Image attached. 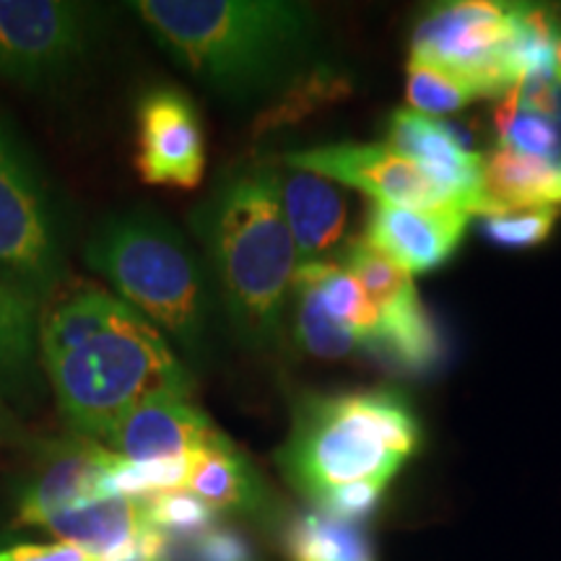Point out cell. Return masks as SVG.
<instances>
[{"label":"cell","mask_w":561,"mask_h":561,"mask_svg":"<svg viewBox=\"0 0 561 561\" xmlns=\"http://www.w3.org/2000/svg\"><path fill=\"white\" fill-rule=\"evenodd\" d=\"M191 227L208 252L237 335L252 348L276 346L297 273L276 167L244 164L224 174L193 210Z\"/></svg>","instance_id":"obj_1"},{"label":"cell","mask_w":561,"mask_h":561,"mask_svg":"<svg viewBox=\"0 0 561 561\" xmlns=\"http://www.w3.org/2000/svg\"><path fill=\"white\" fill-rule=\"evenodd\" d=\"M161 47L224 96L263 94L299 79L318 39L312 9L280 0H138Z\"/></svg>","instance_id":"obj_2"},{"label":"cell","mask_w":561,"mask_h":561,"mask_svg":"<svg viewBox=\"0 0 561 561\" xmlns=\"http://www.w3.org/2000/svg\"><path fill=\"white\" fill-rule=\"evenodd\" d=\"M419 447V421L392 390L307 396L278 450L294 489L320 504L335 489L377 483L388 489Z\"/></svg>","instance_id":"obj_3"},{"label":"cell","mask_w":561,"mask_h":561,"mask_svg":"<svg viewBox=\"0 0 561 561\" xmlns=\"http://www.w3.org/2000/svg\"><path fill=\"white\" fill-rule=\"evenodd\" d=\"M87 263L164 339L191 356L206 354L214 289L198 252L174 224L146 208L107 216L91 231Z\"/></svg>","instance_id":"obj_4"},{"label":"cell","mask_w":561,"mask_h":561,"mask_svg":"<svg viewBox=\"0 0 561 561\" xmlns=\"http://www.w3.org/2000/svg\"><path fill=\"white\" fill-rule=\"evenodd\" d=\"M62 416L81 437L107 442L123 416L151 398H191L193 375L146 318L42 364Z\"/></svg>","instance_id":"obj_5"},{"label":"cell","mask_w":561,"mask_h":561,"mask_svg":"<svg viewBox=\"0 0 561 561\" xmlns=\"http://www.w3.org/2000/svg\"><path fill=\"white\" fill-rule=\"evenodd\" d=\"M66 271L58 203L37 159L0 115V278L42 305Z\"/></svg>","instance_id":"obj_6"},{"label":"cell","mask_w":561,"mask_h":561,"mask_svg":"<svg viewBox=\"0 0 561 561\" xmlns=\"http://www.w3.org/2000/svg\"><path fill=\"white\" fill-rule=\"evenodd\" d=\"M96 13L58 0H0V76L50 87L81 68L96 39Z\"/></svg>","instance_id":"obj_7"},{"label":"cell","mask_w":561,"mask_h":561,"mask_svg":"<svg viewBox=\"0 0 561 561\" xmlns=\"http://www.w3.org/2000/svg\"><path fill=\"white\" fill-rule=\"evenodd\" d=\"M512 26L507 3L437 5L413 30L411 60L455 70L479 96H502L517 83L507 58Z\"/></svg>","instance_id":"obj_8"},{"label":"cell","mask_w":561,"mask_h":561,"mask_svg":"<svg viewBox=\"0 0 561 561\" xmlns=\"http://www.w3.org/2000/svg\"><path fill=\"white\" fill-rule=\"evenodd\" d=\"M339 263L354 273L371 305L380 310L382 339L377 354L409 371L434 367L439 359V335L419 301L411 273L364 240L351 242Z\"/></svg>","instance_id":"obj_9"},{"label":"cell","mask_w":561,"mask_h":561,"mask_svg":"<svg viewBox=\"0 0 561 561\" xmlns=\"http://www.w3.org/2000/svg\"><path fill=\"white\" fill-rule=\"evenodd\" d=\"M278 161L289 170L314 172L335 185L354 187L377 203L405 208H458L409 157L388 144H328L286 151Z\"/></svg>","instance_id":"obj_10"},{"label":"cell","mask_w":561,"mask_h":561,"mask_svg":"<svg viewBox=\"0 0 561 561\" xmlns=\"http://www.w3.org/2000/svg\"><path fill=\"white\" fill-rule=\"evenodd\" d=\"M136 170L146 185L193 191L206 172V136L193 100L172 87L140 96Z\"/></svg>","instance_id":"obj_11"},{"label":"cell","mask_w":561,"mask_h":561,"mask_svg":"<svg viewBox=\"0 0 561 561\" xmlns=\"http://www.w3.org/2000/svg\"><path fill=\"white\" fill-rule=\"evenodd\" d=\"M471 214L462 208H405L377 203L367 216L364 242L405 273H430L460 248Z\"/></svg>","instance_id":"obj_12"},{"label":"cell","mask_w":561,"mask_h":561,"mask_svg":"<svg viewBox=\"0 0 561 561\" xmlns=\"http://www.w3.org/2000/svg\"><path fill=\"white\" fill-rule=\"evenodd\" d=\"M229 437L187 398L161 396L140 403L110 432L112 453L130 462L180 458L224 445Z\"/></svg>","instance_id":"obj_13"},{"label":"cell","mask_w":561,"mask_h":561,"mask_svg":"<svg viewBox=\"0 0 561 561\" xmlns=\"http://www.w3.org/2000/svg\"><path fill=\"white\" fill-rule=\"evenodd\" d=\"M280 178V208L289 224L299 265L339 263L351 240L346 193L333 180L314 172L289 170Z\"/></svg>","instance_id":"obj_14"},{"label":"cell","mask_w":561,"mask_h":561,"mask_svg":"<svg viewBox=\"0 0 561 561\" xmlns=\"http://www.w3.org/2000/svg\"><path fill=\"white\" fill-rule=\"evenodd\" d=\"M121 455L104 450L87 437L55 445L42 471L30 481L19 500V525L42 528L62 510L102 500L100 486Z\"/></svg>","instance_id":"obj_15"},{"label":"cell","mask_w":561,"mask_h":561,"mask_svg":"<svg viewBox=\"0 0 561 561\" xmlns=\"http://www.w3.org/2000/svg\"><path fill=\"white\" fill-rule=\"evenodd\" d=\"M385 144L409 157L453 206L479 216L483 157L466 153L447 136L442 123L413 110L392 112Z\"/></svg>","instance_id":"obj_16"},{"label":"cell","mask_w":561,"mask_h":561,"mask_svg":"<svg viewBox=\"0 0 561 561\" xmlns=\"http://www.w3.org/2000/svg\"><path fill=\"white\" fill-rule=\"evenodd\" d=\"M561 206V159H536L496 144L483 157L481 210L479 216L507 210L559 208Z\"/></svg>","instance_id":"obj_17"},{"label":"cell","mask_w":561,"mask_h":561,"mask_svg":"<svg viewBox=\"0 0 561 561\" xmlns=\"http://www.w3.org/2000/svg\"><path fill=\"white\" fill-rule=\"evenodd\" d=\"M144 525V500L110 496V500H96L81 504V507L62 510L58 515H53L42 528L58 536L60 543L79 546L89 557L102 561L125 549Z\"/></svg>","instance_id":"obj_18"},{"label":"cell","mask_w":561,"mask_h":561,"mask_svg":"<svg viewBox=\"0 0 561 561\" xmlns=\"http://www.w3.org/2000/svg\"><path fill=\"white\" fill-rule=\"evenodd\" d=\"M144 318L128 301L112 297L107 291L89 289L76 294L68 301L47 314L39 325V356L42 364L66 356L70 351L87 346L89 341L128 325V322Z\"/></svg>","instance_id":"obj_19"},{"label":"cell","mask_w":561,"mask_h":561,"mask_svg":"<svg viewBox=\"0 0 561 561\" xmlns=\"http://www.w3.org/2000/svg\"><path fill=\"white\" fill-rule=\"evenodd\" d=\"M193 491L214 510L252 512L261 510L263 486L244 455L227 439L224 445L193 453V471L187 481Z\"/></svg>","instance_id":"obj_20"},{"label":"cell","mask_w":561,"mask_h":561,"mask_svg":"<svg viewBox=\"0 0 561 561\" xmlns=\"http://www.w3.org/2000/svg\"><path fill=\"white\" fill-rule=\"evenodd\" d=\"M294 278L310 284L328 312L341 322L351 335H356L364 348L377 351L382 339L380 310L371 305L367 291L343 263L299 265Z\"/></svg>","instance_id":"obj_21"},{"label":"cell","mask_w":561,"mask_h":561,"mask_svg":"<svg viewBox=\"0 0 561 561\" xmlns=\"http://www.w3.org/2000/svg\"><path fill=\"white\" fill-rule=\"evenodd\" d=\"M39 356V305L0 278V380L13 392L32 388Z\"/></svg>","instance_id":"obj_22"},{"label":"cell","mask_w":561,"mask_h":561,"mask_svg":"<svg viewBox=\"0 0 561 561\" xmlns=\"http://www.w3.org/2000/svg\"><path fill=\"white\" fill-rule=\"evenodd\" d=\"M291 561H375V551L359 523L314 510L294 520L286 536Z\"/></svg>","instance_id":"obj_23"},{"label":"cell","mask_w":561,"mask_h":561,"mask_svg":"<svg viewBox=\"0 0 561 561\" xmlns=\"http://www.w3.org/2000/svg\"><path fill=\"white\" fill-rule=\"evenodd\" d=\"M294 297H297V310H294V335L307 354L318 359L335 362L346 359L364 348L356 335H351L331 312L322 307L318 291L305 280L294 278Z\"/></svg>","instance_id":"obj_24"},{"label":"cell","mask_w":561,"mask_h":561,"mask_svg":"<svg viewBox=\"0 0 561 561\" xmlns=\"http://www.w3.org/2000/svg\"><path fill=\"white\" fill-rule=\"evenodd\" d=\"M405 94L413 112L426 117L453 115V112L466 110L468 104L479 100L471 83L455 70H447L432 62L409 60L405 68Z\"/></svg>","instance_id":"obj_25"},{"label":"cell","mask_w":561,"mask_h":561,"mask_svg":"<svg viewBox=\"0 0 561 561\" xmlns=\"http://www.w3.org/2000/svg\"><path fill=\"white\" fill-rule=\"evenodd\" d=\"M146 507V520L153 528L172 538V541H193V538L203 536V533L214 528L216 510L208 507L206 502L198 500L193 491L180 489V491H164V494H153L149 500H144Z\"/></svg>","instance_id":"obj_26"},{"label":"cell","mask_w":561,"mask_h":561,"mask_svg":"<svg viewBox=\"0 0 561 561\" xmlns=\"http://www.w3.org/2000/svg\"><path fill=\"white\" fill-rule=\"evenodd\" d=\"M559 219V208H530V210H507V214L483 216L481 234L500 248L523 250L536 248L546 242L553 224Z\"/></svg>","instance_id":"obj_27"},{"label":"cell","mask_w":561,"mask_h":561,"mask_svg":"<svg viewBox=\"0 0 561 561\" xmlns=\"http://www.w3.org/2000/svg\"><path fill=\"white\" fill-rule=\"evenodd\" d=\"M500 144L510 146L512 151L525 153V157L536 159H561V130L551 121L538 115H528V112H517L515 121L507 125L502 133Z\"/></svg>","instance_id":"obj_28"},{"label":"cell","mask_w":561,"mask_h":561,"mask_svg":"<svg viewBox=\"0 0 561 561\" xmlns=\"http://www.w3.org/2000/svg\"><path fill=\"white\" fill-rule=\"evenodd\" d=\"M191 561H255L250 543L237 530L210 528L191 541Z\"/></svg>","instance_id":"obj_29"},{"label":"cell","mask_w":561,"mask_h":561,"mask_svg":"<svg viewBox=\"0 0 561 561\" xmlns=\"http://www.w3.org/2000/svg\"><path fill=\"white\" fill-rule=\"evenodd\" d=\"M0 561H96L81 551L79 546L55 543V546H16L11 551H0Z\"/></svg>","instance_id":"obj_30"}]
</instances>
